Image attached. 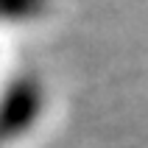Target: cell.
I'll list each match as a JSON object with an SVG mask.
<instances>
[{"instance_id": "6da1fadb", "label": "cell", "mask_w": 148, "mask_h": 148, "mask_svg": "<svg viewBox=\"0 0 148 148\" xmlns=\"http://www.w3.org/2000/svg\"><path fill=\"white\" fill-rule=\"evenodd\" d=\"M48 90L36 73H14L0 84V145L20 143L39 126Z\"/></svg>"}, {"instance_id": "7a4b0ae2", "label": "cell", "mask_w": 148, "mask_h": 148, "mask_svg": "<svg viewBox=\"0 0 148 148\" xmlns=\"http://www.w3.org/2000/svg\"><path fill=\"white\" fill-rule=\"evenodd\" d=\"M50 8V0H0V25L36 23Z\"/></svg>"}]
</instances>
